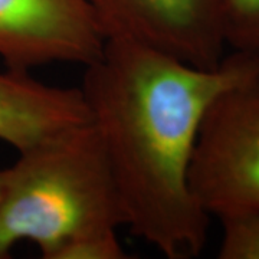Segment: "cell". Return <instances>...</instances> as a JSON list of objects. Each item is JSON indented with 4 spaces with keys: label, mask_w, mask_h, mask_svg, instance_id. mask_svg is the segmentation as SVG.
Listing matches in <instances>:
<instances>
[{
    "label": "cell",
    "mask_w": 259,
    "mask_h": 259,
    "mask_svg": "<svg viewBox=\"0 0 259 259\" xmlns=\"http://www.w3.org/2000/svg\"><path fill=\"white\" fill-rule=\"evenodd\" d=\"M223 23L226 47L259 55V0H225Z\"/></svg>",
    "instance_id": "52a82bcc"
},
{
    "label": "cell",
    "mask_w": 259,
    "mask_h": 259,
    "mask_svg": "<svg viewBox=\"0 0 259 259\" xmlns=\"http://www.w3.org/2000/svg\"><path fill=\"white\" fill-rule=\"evenodd\" d=\"M81 93L125 213V226L168 259L199 256L210 216L189 185L204 114L259 74V55L232 51L197 68L128 40H105L83 66Z\"/></svg>",
    "instance_id": "6da1fadb"
},
{
    "label": "cell",
    "mask_w": 259,
    "mask_h": 259,
    "mask_svg": "<svg viewBox=\"0 0 259 259\" xmlns=\"http://www.w3.org/2000/svg\"><path fill=\"white\" fill-rule=\"evenodd\" d=\"M87 122L90 114L79 87H52L30 71L0 72V141L19 154Z\"/></svg>",
    "instance_id": "8992f818"
},
{
    "label": "cell",
    "mask_w": 259,
    "mask_h": 259,
    "mask_svg": "<svg viewBox=\"0 0 259 259\" xmlns=\"http://www.w3.org/2000/svg\"><path fill=\"white\" fill-rule=\"evenodd\" d=\"M105 40H128L197 68L226 55L225 0H87Z\"/></svg>",
    "instance_id": "277c9868"
},
{
    "label": "cell",
    "mask_w": 259,
    "mask_h": 259,
    "mask_svg": "<svg viewBox=\"0 0 259 259\" xmlns=\"http://www.w3.org/2000/svg\"><path fill=\"white\" fill-rule=\"evenodd\" d=\"M117 231L87 235L66 245L55 259H122L127 258Z\"/></svg>",
    "instance_id": "9c48e42d"
},
{
    "label": "cell",
    "mask_w": 259,
    "mask_h": 259,
    "mask_svg": "<svg viewBox=\"0 0 259 259\" xmlns=\"http://www.w3.org/2000/svg\"><path fill=\"white\" fill-rule=\"evenodd\" d=\"M189 185L210 218L259 214V74L232 85L206 111Z\"/></svg>",
    "instance_id": "3957f363"
},
{
    "label": "cell",
    "mask_w": 259,
    "mask_h": 259,
    "mask_svg": "<svg viewBox=\"0 0 259 259\" xmlns=\"http://www.w3.org/2000/svg\"><path fill=\"white\" fill-rule=\"evenodd\" d=\"M104 44L87 0H0V58L6 68L85 66Z\"/></svg>",
    "instance_id": "5b68a950"
},
{
    "label": "cell",
    "mask_w": 259,
    "mask_h": 259,
    "mask_svg": "<svg viewBox=\"0 0 259 259\" xmlns=\"http://www.w3.org/2000/svg\"><path fill=\"white\" fill-rule=\"evenodd\" d=\"M125 213L91 122L20 153L0 202V259L20 242L55 259L87 235L118 231Z\"/></svg>",
    "instance_id": "7a4b0ae2"
},
{
    "label": "cell",
    "mask_w": 259,
    "mask_h": 259,
    "mask_svg": "<svg viewBox=\"0 0 259 259\" xmlns=\"http://www.w3.org/2000/svg\"><path fill=\"white\" fill-rule=\"evenodd\" d=\"M222 239L218 256L222 259H259V214L219 221Z\"/></svg>",
    "instance_id": "ba28073f"
},
{
    "label": "cell",
    "mask_w": 259,
    "mask_h": 259,
    "mask_svg": "<svg viewBox=\"0 0 259 259\" xmlns=\"http://www.w3.org/2000/svg\"><path fill=\"white\" fill-rule=\"evenodd\" d=\"M8 177H9V167L8 168H2L0 170V202L6 189V183H8Z\"/></svg>",
    "instance_id": "30bf717a"
}]
</instances>
